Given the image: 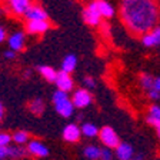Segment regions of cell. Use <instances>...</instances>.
I'll use <instances>...</instances> for the list:
<instances>
[{
	"mask_svg": "<svg viewBox=\"0 0 160 160\" xmlns=\"http://www.w3.org/2000/svg\"><path fill=\"white\" fill-rule=\"evenodd\" d=\"M13 140H12V136L6 132H0V146H9Z\"/></svg>",
	"mask_w": 160,
	"mask_h": 160,
	"instance_id": "24",
	"label": "cell"
},
{
	"mask_svg": "<svg viewBox=\"0 0 160 160\" xmlns=\"http://www.w3.org/2000/svg\"><path fill=\"white\" fill-rule=\"evenodd\" d=\"M132 160H143V159H142V156H137V157H133Z\"/></svg>",
	"mask_w": 160,
	"mask_h": 160,
	"instance_id": "35",
	"label": "cell"
},
{
	"mask_svg": "<svg viewBox=\"0 0 160 160\" xmlns=\"http://www.w3.org/2000/svg\"><path fill=\"white\" fill-rule=\"evenodd\" d=\"M27 153L30 154V156H34V157H46L49 156V149H47L46 146H44L40 140H29L27 142Z\"/></svg>",
	"mask_w": 160,
	"mask_h": 160,
	"instance_id": "9",
	"label": "cell"
},
{
	"mask_svg": "<svg viewBox=\"0 0 160 160\" xmlns=\"http://www.w3.org/2000/svg\"><path fill=\"white\" fill-rule=\"evenodd\" d=\"M80 129H82V134L86 136V137H89V139L99 136V130L100 129H97V126L93 124V123H84V124H82Z\"/></svg>",
	"mask_w": 160,
	"mask_h": 160,
	"instance_id": "21",
	"label": "cell"
},
{
	"mask_svg": "<svg viewBox=\"0 0 160 160\" xmlns=\"http://www.w3.org/2000/svg\"><path fill=\"white\" fill-rule=\"evenodd\" d=\"M153 89H154V90H159V92H160V77H154Z\"/></svg>",
	"mask_w": 160,
	"mask_h": 160,
	"instance_id": "33",
	"label": "cell"
},
{
	"mask_svg": "<svg viewBox=\"0 0 160 160\" xmlns=\"http://www.w3.org/2000/svg\"><path fill=\"white\" fill-rule=\"evenodd\" d=\"M54 84L57 86L59 90H63V92H73L74 89V80L73 77L70 76V73L67 72H63V70H60L57 72V76H56V80H54Z\"/></svg>",
	"mask_w": 160,
	"mask_h": 160,
	"instance_id": "8",
	"label": "cell"
},
{
	"mask_svg": "<svg viewBox=\"0 0 160 160\" xmlns=\"http://www.w3.org/2000/svg\"><path fill=\"white\" fill-rule=\"evenodd\" d=\"M77 66V57L74 54H67L63 60H62V70L67 72V73H72L74 72Z\"/></svg>",
	"mask_w": 160,
	"mask_h": 160,
	"instance_id": "18",
	"label": "cell"
},
{
	"mask_svg": "<svg viewBox=\"0 0 160 160\" xmlns=\"http://www.w3.org/2000/svg\"><path fill=\"white\" fill-rule=\"evenodd\" d=\"M44 109H46V103H44L43 99L40 97H36L29 103V110L34 116H42L44 113Z\"/></svg>",
	"mask_w": 160,
	"mask_h": 160,
	"instance_id": "16",
	"label": "cell"
},
{
	"mask_svg": "<svg viewBox=\"0 0 160 160\" xmlns=\"http://www.w3.org/2000/svg\"><path fill=\"white\" fill-rule=\"evenodd\" d=\"M3 13H4V12H3L2 9H0V16H3Z\"/></svg>",
	"mask_w": 160,
	"mask_h": 160,
	"instance_id": "37",
	"label": "cell"
},
{
	"mask_svg": "<svg viewBox=\"0 0 160 160\" xmlns=\"http://www.w3.org/2000/svg\"><path fill=\"white\" fill-rule=\"evenodd\" d=\"M149 116L153 117V119H159L160 120V106L153 104V106L150 107V110H149Z\"/></svg>",
	"mask_w": 160,
	"mask_h": 160,
	"instance_id": "27",
	"label": "cell"
},
{
	"mask_svg": "<svg viewBox=\"0 0 160 160\" xmlns=\"http://www.w3.org/2000/svg\"><path fill=\"white\" fill-rule=\"evenodd\" d=\"M3 116H4V107L0 102V123H2V120H3Z\"/></svg>",
	"mask_w": 160,
	"mask_h": 160,
	"instance_id": "34",
	"label": "cell"
},
{
	"mask_svg": "<svg viewBox=\"0 0 160 160\" xmlns=\"http://www.w3.org/2000/svg\"><path fill=\"white\" fill-rule=\"evenodd\" d=\"M16 53H17V52L9 49V50H6V52L3 53V56H4V59H7V60H13L14 57H16Z\"/></svg>",
	"mask_w": 160,
	"mask_h": 160,
	"instance_id": "31",
	"label": "cell"
},
{
	"mask_svg": "<svg viewBox=\"0 0 160 160\" xmlns=\"http://www.w3.org/2000/svg\"><path fill=\"white\" fill-rule=\"evenodd\" d=\"M142 43L146 47H154L160 44V26H154L149 32L142 34Z\"/></svg>",
	"mask_w": 160,
	"mask_h": 160,
	"instance_id": "12",
	"label": "cell"
},
{
	"mask_svg": "<svg viewBox=\"0 0 160 160\" xmlns=\"http://www.w3.org/2000/svg\"><path fill=\"white\" fill-rule=\"evenodd\" d=\"M83 83H84V86L87 87V89H93L94 86H96V82H94V79L93 77H90V76H86L83 79Z\"/></svg>",
	"mask_w": 160,
	"mask_h": 160,
	"instance_id": "28",
	"label": "cell"
},
{
	"mask_svg": "<svg viewBox=\"0 0 160 160\" xmlns=\"http://www.w3.org/2000/svg\"><path fill=\"white\" fill-rule=\"evenodd\" d=\"M82 14H83L84 23H87L89 26H99L100 22H102V14H100V12H99L96 0L90 2L83 9V13Z\"/></svg>",
	"mask_w": 160,
	"mask_h": 160,
	"instance_id": "3",
	"label": "cell"
},
{
	"mask_svg": "<svg viewBox=\"0 0 160 160\" xmlns=\"http://www.w3.org/2000/svg\"><path fill=\"white\" fill-rule=\"evenodd\" d=\"M33 4L32 0H6V6L12 14L14 16H24L29 7Z\"/></svg>",
	"mask_w": 160,
	"mask_h": 160,
	"instance_id": "6",
	"label": "cell"
},
{
	"mask_svg": "<svg viewBox=\"0 0 160 160\" xmlns=\"http://www.w3.org/2000/svg\"><path fill=\"white\" fill-rule=\"evenodd\" d=\"M7 39V33H6V29L3 26H0V43H3L4 40Z\"/></svg>",
	"mask_w": 160,
	"mask_h": 160,
	"instance_id": "32",
	"label": "cell"
},
{
	"mask_svg": "<svg viewBox=\"0 0 160 160\" xmlns=\"http://www.w3.org/2000/svg\"><path fill=\"white\" fill-rule=\"evenodd\" d=\"M7 43H9V49L14 50V52H22L26 46V33L14 32L7 37Z\"/></svg>",
	"mask_w": 160,
	"mask_h": 160,
	"instance_id": "11",
	"label": "cell"
},
{
	"mask_svg": "<svg viewBox=\"0 0 160 160\" xmlns=\"http://www.w3.org/2000/svg\"><path fill=\"white\" fill-rule=\"evenodd\" d=\"M114 150H116V157L119 160H132L134 156V150L129 143H122L120 142L119 146Z\"/></svg>",
	"mask_w": 160,
	"mask_h": 160,
	"instance_id": "14",
	"label": "cell"
},
{
	"mask_svg": "<svg viewBox=\"0 0 160 160\" xmlns=\"http://www.w3.org/2000/svg\"><path fill=\"white\" fill-rule=\"evenodd\" d=\"M24 17H26V20H47L49 19V14L39 4H32L29 7V10L26 12Z\"/></svg>",
	"mask_w": 160,
	"mask_h": 160,
	"instance_id": "13",
	"label": "cell"
},
{
	"mask_svg": "<svg viewBox=\"0 0 160 160\" xmlns=\"http://www.w3.org/2000/svg\"><path fill=\"white\" fill-rule=\"evenodd\" d=\"M120 19L133 34H143L157 26L160 17L159 6L154 0H122Z\"/></svg>",
	"mask_w": 160,
	"mask_h": 160,
	"instance_id": "1",
	"label": "cell"
},
{
	"mask_svg": "<svg viewBox=\"0 0 160 160\" xmlns=\"http://www.w3.org/2000/svg\"><path fill=\"white\" fill-rule=\"evenodd\" d=\"M82 137V129L76 123H69L63 129V140L67 143H77Z\"/></svg>",
	"mask_w": 160,
	"mask_h": 160,
	"instance_id": "10",
	"label": "cell"
},
{
	"mask_svg": "<svg viewBox=\"0 0 160 160\" xmlns=\"http://www.w3.org/2000/svg\"><path fill=\"white\" fill-rule=\"evenodd\" d=\"M100 154H102V149L94 144H89L83 149V156L87 160H100Z\"/></svg>",
	"mask_w": 160,
	"mask_h": 160,
	"instance_id": "19",
	"label": "cell"
},
{
	"mask_svg": "<svg viewBox=\"0 0 160 160\" xmlns=\"http://www.w3.org/2000/svg\"><path fill=\"white\" fill-rule=\"evenodd\" d=\"M27 153V149L24 147V144H16V146H10L9 144V157L12 159H22Z\"/></svg>",
	"mask_w": 160,
	"mask_h": 160,
	"instance_id": "20",
	"label": "cell"
},
{
	"mask_svg": "<svg viewBox=\"0 0 160 160\" xmlns=\"http://www.w3.org/2000/svg\"><path fill=\"white\" fill-rule=\"evenodd\" d=\"M113 152H112V149L110 147H106L104 146V149H102V154H100V160H113Z\"/></svg>",
	"mask_w": 160,
	"mask_h": 160,
	"instance_id": "25",
	"label": "cell"
},
{
	"mask_svg": "<svg viewBox=\"0 0 160 160\" xmlns=\"http://www.w3.org/2000/svg\"><path fill=\"white\" fill-rule=\"evenodd\" d=\"M12 140H13L16 144H27V142L30 140V136L27 132L24 130H17L12 134Z\"/></svg>",
	"mask_w": 160,
	"mask_h": 160,
	"instance_id": "22",
	"label": "cell"
},
{
	"mask_svg": "<svg viewBox=\"0 0 160 160\" xmlns=\"http://www.w3.org/2000/svg\"><path fill=\"white\" fill-rule=\"evenodd\" d=\"M30 76V70H26V74H24V77H29Z\"/></svg>",
	"mask_w": 160,
	"mask_h": 160,
	"instance_id": "36",
	"label": "cell"
},
{
	"mask_svg": "<svg viewBox=\"0 0 160 160\" xmlns=\"http://www.w3.org/2000/svg\"><path fill=\"white\" fill-rule=\"evenodd\" d=\"M72 102H73L76 109H86L87 106H90V103L93 102V97L90 94V92L87 89H76L72 94Z\"/></svg>",
	"mask_w": 160,
	"mask_h": 160,
	"instance_id": "5",
	"label": "cell"
},
{
	"mask_svg": "<svg viewBox=\"0 0 160 160\" xmlns=\"http://www.w3.org/2000/svg\"><path fill=\"white\" fill-rule=\"evenodd\" d=\"M96 3L103 19H110V17L114 16V7L109 2H106V0H96Z\"/></svg>",
	"mask_w": 160,
	"mask_h": 160,
	"instance_id": "15",
	"label": "cell"
},
{
	"mask_svg": "<svg viewBox=\"0 0 160 160\" xmlns=\"http://www.w3.org/2000/svg\"><path fill=\"white\" fill-rule=\"evenodd\" d=\"M147 123L152 124V126L156 129V133H157V136H159V139H160V120H159V119H153V117L147 116Z\"/></svg>",
	"mask_w": 160,
	"mask_h": 160,
	"instance_id": "26",
	"label": "cell"
},
{
	"mask_svg": "<svg viewBox=\"0 0 160 160\" xmlns=\"http://www.w3.org/2000/svg\"><path fill=\"white\" fill-rule=\"evenodd\" d=\"M147 94H149V97L152 100H159L160 99V92H159V90L152 89V90H149V92H147Z\"/></svg>",
	"mask_w": 160,
	"mask_h": 160,
	"instance_id": "30",
	"label": "cell"
},
{
	"mask_svg": "<svg viewBox=\"0 0 160 160\" xmlns=\"http://www.w3.org/2000/svg\"><path fill=\"white\" fill-rule=\"evenodd\" d=\"M153 82H154V77L149 76V74H142V76H140V84H142V87H143L146 92L153 89Z\"/></svg>",
	"mask_w": 160,
	"mask_h": 160,
	"instance_id": "23",
	"label": "cell"
},
{
	"mask_svg": "<svg viewBox=\"0 0 160 160\" xmlns=\"http://www.w3.org/2000/svg\"><path fill=\"white\" fill-rule=\"evenodd\" d=\"M52 102H53L54 110L64 119H69V117L73 116L74 113V104L72 102V99L69 97V93L67 92H63V90L57 89L56 92L52 96Z\"/></svg>",
	"mask_w": 160,
	"mask_h": 160,
	"instance_id": "2",
	"label": "cell"
},
{
	"mask_svg": "<svg viewBox=\"0 0 160 160\" xmlns=\"http://www.w3.org/2000/svg\"><path fill=\"white\" fill-rule=\"evenodd\" d=\"M39 73L40 76L43 77L46 82H50V83H54V80H56V76H57V72L53 69L52 66H39Z\"/></svg>",
	"mask_w": 160,
	"mask_h": 160,
	"instance_id": "17",
	"label": "cell"
},
{
	"mask_svg": "<svg viewBox=\"0 0 160 160\" xmlns=\"http://www.w3.org/2000/svg\"><path fill=\"white\" fill-rule=\"evenodd\" d=\"M52 24H50L49 19L47 20H27L26 23V32L33 36H39V34H44L47 30H50Z\"/></svg>",
	"mask_w": 160,
	"mask_h": 160,
	"instance_id": "7",
	"label": "cell"
},
{
	"mask_svg": "<svg viewBox=\"0 0 160 160\" xmlns=\"http://www.w3.org/2000/svg\"><path fill=\"white\" fill-rule=\"evenodd\" d=\"M99 139L103 143V146L110 147V149H116L120 143V139L117 136V133L114 132V129H112L110 126L102 127L99 130Z\"/></svg>",
	"mask_w": 160,
	"mask_h": 160,
	"instance_id": "4",
	"label": "cell"
},
{
	"mask_svg": "<svg viewBox=\"0 0 160 160\" xmlns=\"http://www.w3.org/2000/svg\"><path fill=\"white\" fill-rule=\"evenodd\" d=\"M9 157V146H0V160H6Z\"/></svg>",
	"mask_w": 160,
	"mask_h": 160,
	"instance_id": "29",
	"label": "cell"
}]
</instances>
